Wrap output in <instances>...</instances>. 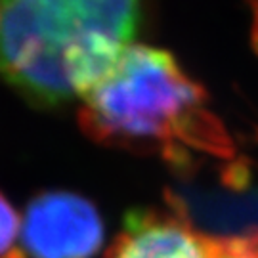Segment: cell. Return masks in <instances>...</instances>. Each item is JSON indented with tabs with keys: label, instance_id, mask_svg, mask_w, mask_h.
I'll list each match as a JSON object with an SVG mask.
<instances>
[{
	"label": "cell",
	"instance_id": "obj_1",
	"mask_svg": "<svg viewBox=\"0 0 258 258\" xmlns=\"http://www.w3.org/2000/svg\"><path fill=\"white\" fill-rule=\"evenodd\" d=\"M81 102V128L107 148L161 155L176 170L235 157L226 126L207 109L205 88L161 48L128 46Z\"/></svg>",
	"mask_w": 258,
	"mask_h": 258
},
{
	"label": "cell",
	"instance_id": "obj_2",
	"mask_svg": "<svg viewBox=\"0 0 258 258\" xmlns=\"http://www.w3.org/2000/svg\"><path fill=\"white\" fill-rule=\"evenodd\" d=\"M142 0H4L0 79L35 107L83 98L132 46Z\"/></svg>",
	"mask_w": 258,
	"mask_h": 258
},
{
	"label": "cell",
	"instance_id": "obj_3",
	"mask_svg": "<svg viewBox=\"0 0 258 258\" xmlns=\"http://www.w3.org/2000/svg\"><path fill=\"white\" fill-rule=\"evenodd\" d=\"M168 211L195 235L214 245H258V165L231 157L203 168H178L165 189Z\"/></svg>",
	"mask_w": 258,
	"mask_h": 258
},
{
	"label": "cell",
	"instance_id": "obj_4",
	"mask_svg": "<svg viewBox=\"0 0 258 258\" xmlns=\"http://www.w3.org/2000/svg\"><path fill=\"white\" fill-rule=\"evenodd\" d=\"M102 243V216L86 197L44 191L31 199L21 224L27 258H92Z\"/></svg>",
	"mask_w": 258,
	"mask_h": 258
},
{
	"label": "cell",
	"instance_id": "obj_5",
	"mask_svg": "<svg viewBox=\"0 0 258 258\" xmlns=\"http://www.w3.org/2000/svg\"><path fill=\"white\" fill-rule=\"evenodd\" d=\"M103 258H209L205 241L170 212L136 211Z\"/></svg>",
	"mask_w": 258,
	"mask_h": 258
},
{
	"label": "cell",
	"instance_id": "obj_6",
	"mask_svg": "<svg viewBox=\"0 0 258 258\" xmlns=\"http://www.w3.org/2000/svg\"><path fill=\"white\" fill-rule=\"evenodd\" d=\"M0 258H27L21 247V220L0 194Z\"/></svg>",
	"mask_w": 258,
	"mask_h": 258
},
{
	"label": "cell",
	"instance_id": "obj_7",
	"mask_svg": "<svg viewBox=\"0 0 258 258\" xmlns=\"http://www.w3.org/2000/svg\"><path fill=\"white\" fill-rule=\"evenodd\" d=\"M209 258H258V245H214L205 241Z\"/></svg>",
	"mask_w": 258,
	"mask_h": 258
}]
</instances>
